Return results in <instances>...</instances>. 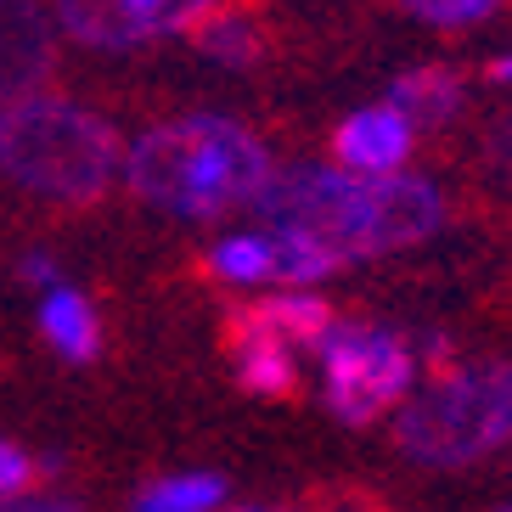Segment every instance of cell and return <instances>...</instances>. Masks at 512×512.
<instances>
[{"instance_id": "6da1fadb", "label": "cell", "mask_w": 512, "mask_h": 512, "mask_svg": "<svg viewBox=\"0 0 512 512\" xmlns=\"http://www.w3.org/2000/svg\"><path fill=\"white\" fill-rule=\"evenodd\" d=\"M248 214L259 226L293 231L327 248L338 265H366L439 237L451 220V203L428 175H411V169L355 175L344 164H276Z\"/></svg>"}, {"instance_id": "7a4b0ae2", "label": "cell", "mask_w": 512, "mask_h": 512, "mask_svg": "<svg viewBox=\"0 0 512 512\" xmlns=\"http://www.w3.org/2000/svg\"><path fill=\"white\" fill-rule=\"evenodd\" d=\"M271 169V147L231 113H175L147 124L124 147V186L152 214L192 226H214L254 209Z\"/></svg>"}, {"instance_id": "3957f363", "label": "cell", "mask_w": 512, "mask_h": 512, "mask_svg": "<svg viewBox=\"0 0 512 512\" xmlns=\"http://www.w3.org/2000/svg\"><path fill=\"white\" fill-rule=\"evenodd\" d=\"M0 175L40 203L85 209L124 175V136L96 107L40 85L0 102Z\"/></svg>"}, {"instance_id": "277c9868", "label": "cell", "mask_w": 512, "mask_h": 512, "mask_svg": "<svg viewBox=\"0 0 512 512\" xmlns=\"http://www.w3.org/2000/svg\"><path fill=\"white\" fill-rule=\"evenodd\" d=\"M394 445L417 467H473L512 445V361H451L394 411Z\"/></svg>"}, {"instance_id": "5b68a950", "label": "cell", "mask_w": 512, "mask_h": 512, "mask_svg": "<svg viewBox=\"0 0 512 512\" xmlns=\"http://www.w3.org/2000/svg\"><path fill=\"white\" fill-rule=\"evenodd\" d=\"M310 355L321 366V406L338 422H349V428L394 417L400 400L417 389V372H422L417 344L400 327H389V321L338 316Z\"/></svg>"}, {"instance_id": "8992f818", "label": "cell", "mask_w": 512, "mask_h": 512, "mask_svg": "<svg viewBox=\"0 0 512 512\" xmlns=\"http://www.w3.org/2000/svg\"><path fill=\"white\" fill-rule=\"evenodd\" d=\"M226 0H51L57 29L85 51H147L197 34Z\"/></svg>"}, {"instance_id": "52a82bcc", "label": "cell", "mask_w": 512, "mask_h": 512, "mask_svg": "<svg viewBox=\"0 0 512 512\" xmlns=\"http://www.w3.org/2000/svg\"><path fill=\"white\" fill-rule=\"evenodd\" d=\"M338 271L344 265L327 248L293 237V231L259 226V220L209 242V276H220L226 287H254V293H271V287H316Z\"/></svg>"}, {"instance_id": "ba28073f", "label": "cell", "mask_w": 512, "mask_h": 512, "mask_svg": "<svg viewBox=\"0 0 512 512\" xmlns=\"http://www.w3.org/2000/svg\"><path fill=\"white\" fill-rule=\"evenodd\" d=\"M57 12L40 0H0V102L46 85L57 62Z\"/></svg>"}, {"instance_id": "9c48e42d", "label": "cell", "mask_w": 512, "mask_h": 512, "mask_svg": "<svg viewBox=\"0 0 512 512\" xmlns=\"http://www.w3.org/2000/svg\"><path fill=\"white\" fill-rule=\"evenodd\" d=\"M417 152V124L383 96L372 107H355L338 130H332V164L355 169V175H394L411 164Z\"/></svg>"}, {"instance_id": "30bf717a", "label": "cell", "mask_w": 512, "mask_h": 512, "mask_svg": "<svg viewBox=\"0 0 512 512\" xmlns=\"http://www.w3.org/2000/svg\"><path fill=\"white\" fill-rule=\"evenodd\" d=\"M226 355H231L237 383L248 394H265V400L299 394V349L287 344L282 332L265 327L248 304H237L226 316Z\"/></svg>"}, {"instance_id": "8fae6325", "label": "cell", "mask_w": 512, "mask_h": 512, "mask_svg": "<svg viewBox=\"0 0 512 512\" xmlns=\"http://www.w3.org/2000/svg\"><path fill=\"white\" fill-rule=\"evenodd\" d=\"M383 96H389L417 130H428V124H451L456 113H462L467 79L456 74V68H445V62H417V68H406V74H394Z\"/></svg>"}, {"instance_id": "7c38bea8", "label": "cell", "mask_w": 512, "mask_h": 512, "mask_svg": "<svg viewBox=\"0 0 512 512\" xmlns=\"http://www.w3.org/2000/svg\"><path fill=\"white\" fill-rule=\"evenodd\" d=\"M40 332H46V344L57 349L62 361H96V349H102V321H96V304L79 293V287L57 282L46 287V299H40Z\"/></svg>"}, {"instance_id": "4fadbf2b", "label": "cell", "mask_w": 512, "mask_h": 512, "mask_svg": "<svg viewBox=\"0 0 512 512\" xmlns=\"http://www.w3.org/2000/svg\"><path fill=\"white\" fill-rule=\"evenodd\" d=\"M192 40H197V51H203L214 68H254V62L265 57V34H259V23L248 12H237V6H220Z\"/></svg>"}, {"instance_id": "5bb4252c", "label": "cell", "mask_w": 512, "mask_h": 512, "mask_svg": "<svg viewBox=\"0 0 512 512\" xmlns=\"http://www.w3.org/2000/svg\"><path fill=\"white\" fill-rule=\"evenodd\" d=\"M226 507V479L220 473H169L136 490L130 512H220Z\"/></svg>"}, {"instance_id": "9a60e30c", "label": "cell", "mask_w": 512, "mask_h": 512, "mask_svg": "<svg viewBox=\"0 0 512 512\" xmlns=\"http://www.w3.org/2000/svg\"><path fill=\"white\" fill-rule=\"evenodd\" d=\"M507 0H400V12L428 23V29H479Z\"/></svg>"}, {"instance_id": "2e32d148", "label": "cell", "mask_w": 512, "mask_h": 512, "mask_svg": "<svg viewBox=\"0 0 512 512\" xmlns=\"http://www.w3.org/2000/svg\"><path fill=\"white\" fill-rule=\"evenodd\" d=\"M479 169H484V181L496 186V192L512 197V113H501V119L484 130V141H479Z\"/></svg>"}, {"instance_id": "e0dca14e", "label": "cell", "mask_w": 512, "mask_h": 512, "mask_svg": "<svg viewBox=\"0 0 512 512\" xmlns=\"http://www.w3.org/2000/svg\"><path fill=\"white\" fill-rule=\"evenodd\" d=\"M34 479H40V462H29L17 445H6V439H0V496L34 490Z\"/></svg>"}, {"instance_id": "ac0fdd59", "label": "cell", "mask_w": 512, "mask_h": 512, "mask_svg": "<svg viewBox=\"0 0 512 512\" xmlns=\"http://www.w3.org/2000/svg\"><path fill=\"white\" fill-rule=\"evenodd\" d=\"M0 512H79L74 501H62V496H40V490H17V496H0Z\"/></svg>"}, {"instance_id": "d6986e66", "label": "cell", "mask_w": 512, "mask_h": 512, "mask_svg": "<svg viewBox=\"0 0 512 512\" xmlns=\"http://www.w3.org/2000/svg\"><path fill=\"white\" fill-rule=\"evenodd\" d=\"M23 282L57 287V282H62V276H57V259H51V254H29V259H23Z\"/></svg>"}, {"instance_id": "ffe728a7", "label": "cell", "mask_w": 512, "mask_h": 512, "mask_svg": "<svg viewBox=\"0 0 512 512\" xmlns=\"http://www.w3.org/2000/svg\"><path fill=\"white\" fill-rule=\"evenodd\" d=\"M490 79H496V85H512V51H507V57H496V68H490Z\"/></svg>"}, {"instance_id": "44dd1931", "label": "cell", "mask_w": 512, "mask_h": 512, "mask_svg": "<svg viewBox=\"0 0 512 512\" xmlns=\"http://www.w3.org/2000/svg\"><path fill=\"white\" fill-rule=\"evenodd\" d=\"M231 512H282V507H231Z\"/></svg>"}, {"instance_id": "7402d4cb", "label": "cell", "mask_w": 512, "mask_h": 512, "mask_svg": "<svg viewBox=\"0 0 512 512\" xmlns=\"http://www.w3.org/2000/svg\"><path fill=\"white\" fill-rule=\"evenodd\" d=\"M501 512H512V507H501Z\"/></svg>"}]
</instances>
